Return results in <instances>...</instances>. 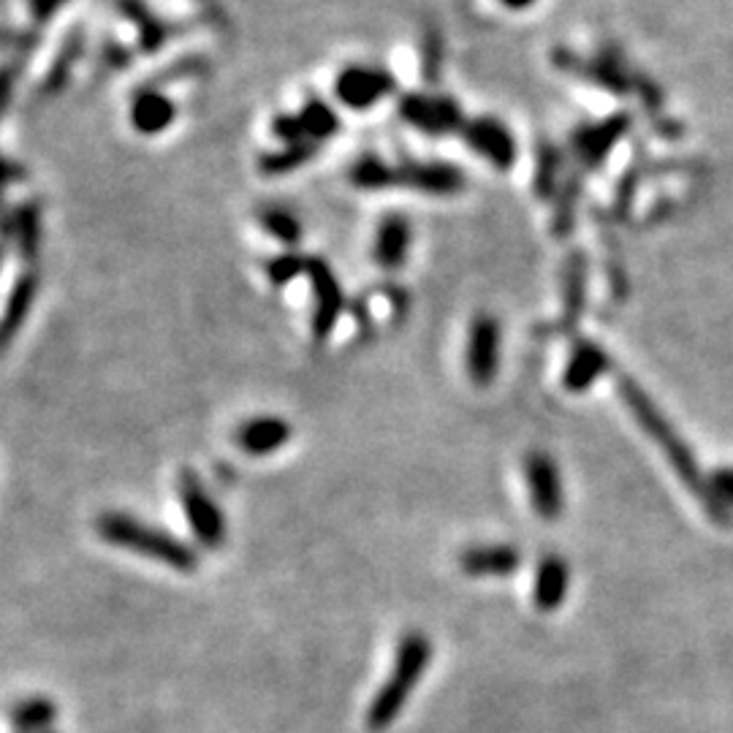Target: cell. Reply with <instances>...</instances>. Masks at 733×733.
I'll return each instance as SVG.
<instances>
[{"label":"cell","mask_w":733,"mask_h":733,"mask_svg":"<svg viewBox=\"0 0 733 733\" xmlns=\"http://www.w3.org/2000/svg\"><path fill=\"white\" fill-rule=\"evenodd\" d=\"M60 3H63V0H31V5H33V11H36L38 20H47V16H52L55 11L60 9Z\"/></svg>","instance_id":"cell-27"},{"label":"cell","mask_w":733,"mask_h":733,"mask_svg":"<svg viewBox=\"0 0 733 733\" xmlns=\"http://www.w3.org/2000/svg\"><path fill=\"white\" fill-rule=\"evenodd\" d=\"M36 277L27 275L16 280V286L11 288L9 299H5V310L0 315V348L9 346L16 335H20L22 324L31 315L33 302H36V291H38Z\"/></svg>","instance_id":"cell-17"},{"label":"cell","mask_w":733,"mask_h":733,"mask_svg":"<svg viewBox=\"0 0 733 733\" xmlns=\"http://www.w3.org/2000/svg\"><path fill=\"white\" fill-rule=\"evenodd\" d=\"M118 5L122 9V14L139 27V38H142V44L149 49V52L169 38V31H166V25L160 22V16L149 14V11L144 9V3H139V0H118Z\"/></svg>","instance_id":"cell-21"},{"label":"cell","mask_w":733,"mask_h":733,"mask_svg":"<svg viewBox=\"0 0 733 733\" xmlns=\"http://www.w3.org/2000/svg\"><path fill=\"white\" fill-rule=\"evenodd\" d=\"M177 494L196 541L207 549H218L226 541V516L202 479L193 470H182L177 479Z\"/></svg>","instance_id":"cell-5"},{"label":"cell","mask_w":733,"mask_h":733,"mask_svg":"<svg viewBox=\"0 0 733 733\" xmlns=\"http://www.w3.org/2000/svg\"><path fill=\"white\" fill-rule=\"evenodd\" d=\"M55 720H58V707L52 698L33 696L11 709V725L20 733H47L52 731Z\"/></svg>","instance_id":"cell-20"},{"label":"cell","mask_w":733,"mask_h":733,"mask_svg":"<svg viewBox=\"0 0 733 733\" xmlns=\"http://www.w3.org/2000/svg\"><path fill=\"white\" fill-rule=\"evenodd\" d=\"M319 153V144L313 142H297V144H286L280 153H272L261 158V171L269 177H280L288 175V171L299 169L302 164L313 160V155Z\"/></svg>","instance_id":"cell-22"},{"label":"cell","mask_w":733,"mask_h":733,"mask_svg":"<svg viewBox=\"0 0 733 733\" xmlns=\"http://www.w3.org/2000/svg\"><path fill=\"white\" fill-rule=\"evenodd\" d=\"M351 182L366 191L381 188H410L424 193H454L462 188L465 177L448 164H402L388 166L377 158H362L351 169Z\"/></svg>","instance_id":"cell-4"},{"label":"cell","mask_w":733,"mask_h":733,"mask_svg":"<svg viewBox=\"0 0 733 733\" xmlns=\"http://www.w3.org/2000/svg\"><path fill=\"white\" fill-rule=\"evenodd\" d=\"M500 3H503L505 9L521 11V9H527V5H532V3H536V0H500Z\"/></svg>","instance_id":"cell-28"},{"label":"cell","mask_w":733,"mask_h":733,"mask_svg":"<svg viewBox=\"0 0 733 733\" xmlns=\"http://www.w3.org/2000/svg\"><path fill=\"white\" fill-rule=\"evenodd\" d=\"M128 118H131L133 131H139L142 136H158V133H164L166 128L175 122L177 109L169 96L147 87V91H139L136 96L131 98Z\"/></svg>","instance_id":"cell-13"},{"label":"cell","mask_w":733,"mask_h":733,"mask_svg":"<svg viewBox=\"0 0 733 733\" xmlns=\"http://www.w3.org/2000/svg\"><path fill=\"white\" fill-rule=\"evenodd\" d=\"M297 118H299V122H302L304 139H308V142H315V144H321L324 139L335 136L337 125H340V122H337V115L332 112V109L326 107L324 101L304 104V107L297 112Z\"/></svg>","instance_id":"cell-23"},{"label":"cell","mask_w":733,"mask_h":733,"mask_svg":"<svg viewBox=\"0 0 733 733\" xmlns=\"http://www.w3.org/2000/svg\"><path fill=\"white\" fill-rule=\"evenodd\" d=\"M47 733H55V731H47Z\"/></svg>","instance_id":"cell-30"},{"label":"cell","mask_w":733,"mask_h":733,"mask_svg":"<svg viewBox=\"0 0 733 733\" xmlns=\"http://www.w3.org/2000/svg\"><path fill=\"white\" fill-rule=\"evenodd\" d=\"M525 479L536 514L549 521L557 519L563 514V481H560L554 459L541 452H532L525 459Z\"/></svg>","instance_id":"cell-8"},{"label":"cell","mask_w":733,"mask_h":733,"mask_svg":"<svg viewBox=\"0 0 733 733\" xmlns=\"http://www.w3.org/2000/svg\"><path fill=\"white\" fill-rule=\"evenodd\" d=\"M430 660L432 644L424 633L413 630L399 641L392 671H388L386 682H383V687L375 693L370 709H366V729L386 731L402 714L405 704H408L410 693L416 690V685L424 676Z\"/></svg>","instance_id":"cell-3"},{"label":"cell","mask_w":733,"mask_h":733,"mask_svg":"<svg viewBox=\"0 0 733 733\" xmlns=\"http://www.w3.org/2000/svg\"><path fill=\"white\" fill-rule=\"evenodd\" d=\"M521 557L514 546H470L462 552L459 565L468 576H510L519 568Z\"/></svg>","instance_id":"cell-16"},{"label":"cell","mask_w":733,"mask_h":733,"mask_svg":"<svg viewBox=\"0 0 733 733\" xmlns=\"http://www.w3.org/2000/svg\"><path fill=\"white\" fill-rule=\"evenodd\" d=\"M310 286H313V337L315 340H326L335 329L337 319L343 313V291L340 283H337L335 272L319 259H308V272Z\"/></svg>","instance_id":"cell-7"},{"label":"cell","mask_w":733,"mask_h":733,"mask_svg":"<svg viewBox=\"0 0 733 733\" xmlns=\"http://www.w3.org/2000/svg\"><path fill=\"white\" fill-rule=\"evenodd\" d=\"M620 394L622 402H625L627 410L633 413V419L638 421V426L658 443V448L665 454V459H669L671 468L676 470V476H680V479L685 481V486L701 500L707 514L712 516L714 521H720V525H731V508H725V505L714 497L712 484H709V479H704L696 457H693V452L687 448V443L682 441L680 432H676L674 426H671V421L665 419L663 410H660L658 405L649 399V394L644 392L636 381H630V377H620Z\"/></svg>","instance_id":"cell-1"},{"label":"cell","mask_w":733,"mask_h":733,"mask_svg":"<svg viewBox=\"0 0 733 733\" xmlns=\"http://www.w3.org/2000/svg\"><path fill=\"white\" fill-rule=\"evenodd\" d=\"M570 570L568 563L557 554H549L541 560L536 574V587H532V601L541 611H554L568 596Z\"/></svg>","instance_id":"cell-15"},{"label":"cell","mask_w":733,"mask_h":733,"mask_svg":"<svg viewBox=\"0 0 733 733\" xmlns=\"http://www.w3.org/2000/svg\"><path fill=\"white\" fill-rule=\"evenodd\" d=\"M291 435L293 430L288 421L277 419V416H255V419L237 426L235 443L250 457H269V454L280 452L291 441Z\"/></svg>","instance_id":"cell-11"},{"label":"cell","mask_w":733,"mask_h":733,"mask_svg":"<svg viewBox=\"0 0 733 733\" xmlns=\"http://www.w3.org/2000/svg\"><path fill=\"white\" fill-rule=\"evenodd\" d=\"M709 484H712L714 497H718L720 503L725 505V508H733V468H725V470H718V473H712Z\"/></svg>","instance_id":"cell-26"},{"label":"cell","mask_w":733,"mask_h":733,"mask_svg":"<svg viewBox=\"0 0 733 733\" xmlns=\"http://www.w3.org/2000/svg\"><path fill=\"white\" fill-rule=\"evenodd\" d=\"M627 118L625 115H616V118L598 122V125L585 128V131L576 133V149H579L581 160L590 166H598L609 155V149L620 142V136L625 133Z\"/></svg>","instance_id":"cell-19"},{"label":"cell","mask_w":733,"mask_h":733,"mask_svg":"<svg viewBox=\"0 0 733 733\" xmlns=\"http://www.w3.org/2000/svg\"><path fill=\"white\" fill-rule=\"evenodd\" d=\"M96 532L109 546L125 549V552L147 557L153 563L169 565L171 570H180V574H193L199 565V554L191 543L131 514L109 510V514L98 516Z\"/></svg>","instance_id":"cell-2"},{"label":"cell","mask_w":733,"mask_h":733,"mask_svg":"<svg viewBox=\"0 0 733 733\" xmlns=\"http://www.w3.org/2000/svg\"><path fill=\"white\" fill-rule=\"evenodd\" d=\"M462 136L476 153L484 155L489 164H494L497 169H510L514 166L516 144L503 122H497L494 118L473 120L465 125Z\"/></svg>","instance_id":"cell-12"},{"label":"cell","mask_w":733,"mask_h":733,"mask_svg":"<svg viewBox=\"0 0 733 733\" xmlns=\"http://www.w3.org/2000/svg\"><path fill=\"white\" fill-rule=\"evenodd\" d=\"M304 272H308V259L293 253L277 255V259H272L269 264H266V275H269V280L275 283V286H286V283L297 280V277L304 275Z\"/></svg>","instance_id":"cell-25"},{"label":"cell","mask_w":733,"mask_h":733,"mask_svg":"<svg viewBox=\"0 0 733 733\" xmlns=\"http://www.w3.org/2000/svg\"><path fill=\"white\" fill-rule=\"evenodd\" d=\"M399 115H402L405 122H410L419 131L432 133V136L462 128V112L446 96H421V93L405 96L402 104H399Z\"/></svg>","instance_id":"cell-9"},{"label":"cell","mask_w":733,"mask_h":733,"mask_svg":"<svg viewBox=\"0 0 733 733\" xmlns=\"http://www.w3.org/2000/svg\"><path fill=\"white\" fill-rule=\"evenodd\" d=\"M500 359V326L497 321L481 315L470 329L468 340V372L476 386H489L497 375Z\"/></svg>","instance_id":"cell-10"},{"label":"cell","mask_w":733,"mask_h":733,"mask_svg":"<svg viewBox=\"0 0 733 733\" xmlns=\"http://www.w3.org/2000/svg\"><path fill=\"white\" fill-rule=\"evenodd\" d=\"M394 76L386 69H370V65H348L335 82V96L348 109H370L394 91Z\"/></svg>","instance_id":"cell-6"},{"label":"cell","mask_w":733,"mask_h":733,"mask_svg":"<svg viewBox=\"0 0 733 733\" xmlns=\"http://www.w3.org/2000/svg\"><path fill=\"white\" fill-rule=\"evenodd\" d=\"M261 229H264L269 237H275L277 242L288 244V248H293V244L299 242V237H302V226H299L297 215L288 213V209L283 207L264 209V213H261Z\"/></svg>","instance_id":"cell-24"},{"label":"cell","mask_w":733,"mask_h":733,"mask_svg":"<svg viewBox=\"0 0 733 733\" xmlns=\"http://www.w3.org/2000/svg\"><path fill=\"white\" fill-rule=\"evenodd\" d=\"M609 370V357L603 353V348H598L596 343H579L574 348V357H570L568 366H565V388L570 392H585L590 388L603 372Z\"/></svg>","instance_id":"cell-18"},{"label":"cell","mask_w":733,"mask_h":733,"mask_svg":"<svg viewBox=\"0 0 733 733\" xmlns=\"http://www.w3.org/2000/svg\"><path fill=\"white\" fill-rule=\"evenodd\" d=\"M410 250V224L402 215H386L375 231V242H372V259L377 261L381 269H399L408 259Z\"/></svg>","instance_id":"cell-14"},{"label":"cell","mask_w":733,"mask_h":733,"mask_svg":"<svg viewBox=\"0 0 733 733\" xmlns=\"http://www.w3.org/2000/svg\"><path fill=\"white\" fill-rule=\"evenodd\" d=\"M5 180H9V166H5V160L0 158V185H5Z\"/></svg>","instance_id":"cell-29"}]
</instances>
